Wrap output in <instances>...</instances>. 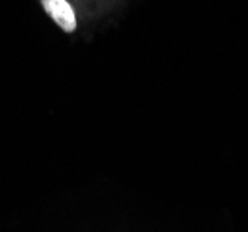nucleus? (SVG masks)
I'll use <instances>...</instances> for the list:
<instances>
[{
    "label": "nucleus",
    "instance_id": "f257e3e1",
    "mask_svg": "<svg viewBox=\"0 0 248 232\" xmlns=\"http://www.w3.org/2000/svg\"><path fill=\"white\" fill-rule=\"evenodd\" d=\"M41 4L46 15L54 19V22L63 32L76 30V15H74V10L69 4V0H41Z\"/></svg>",
    "mask_w": 248,
    "mask_h": 232
}]
</instances>
